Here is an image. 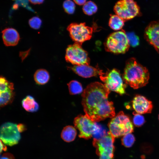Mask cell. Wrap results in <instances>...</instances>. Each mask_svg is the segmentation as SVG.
<instances>
[{
	"label": "cell",
	"instance_id": "cell-33",
	"mask_svg": "<svg viewBox=\"0 0 159 159\" xmlns=\"http://www.w3.org/2000/svg\"><path fill=\"white\" fill-rule=\"evenodd\" d=\"M1 140H0V144H1V146H0V153L2 152V151L4 150V151H6L7 150V147L4 145Z\"/></svg>",
	"mask_w": 159,
	"mask_h": 159
},
{
	"label": "cell",
	"instance_id": "cell-12",
	"mask_svg": "<svg viewBox=\"0 0 159 159\" xmlns=\"http://www.w3.org/2000/svg\"><path fill=\"white\" fill-rule=\"evenodd\" d=\"M145 36L159 53V20L150 23L145 29Z\"/></svg>",
	"mask_w": 159,
	"mask_h": 159
},
{
	"label": "cell",
	"instance_id": "cell-25",
	"mask_svg": "<svg viewBox=\"0 0 159 159\" xmlns=\"http://www.w3.org/2000/svg\"><path fill=\"white\" fill-rule=\"evenodd\" d=\"M65 11L69 14H73L75 11V5L74 2L71 0H66L63 5Z\"/></svg>",
	"mask_w": 159,
	"mask_h": 159
},
{
	"label": "cell",
	"instance_id": "cell-8",
	"mask_svg": "<svg viewBox=\"0 0 159 159\" xmlns=\"http://www.w3.org/2000/svg\"><path fill=\"white\" fill-rule=\"evenodd\" d=\"M81 45L75 43L69 45L66 50V61L74 65H89L90 59L87 52Z\"/></svg>",
	"mask_w": 159,
	"mask_h": 159
},
{
	"label": "cell",
	"instance_id": "cell-32",
	"mask_svg": "<svg viewBox=\"0 0 159 159\" xmlns=\"http://www.w3.org/2000/svg\"><path fill=\"white\" fill-rule=\"evenodd\" d=\"M44 0H29V1L32 4H42Z\"/></svg>",
	"mask_w": 159,
	"mask_h": 159
},
{
	"label": "cell",
	"instance_id": "cell-11",
	"mask_svg": "<svg viewBox=\"0 0 159 159\" xmlns=\"http://www.w3.org/2000/svg\"><path fill=\"white\" fill-rule=\"evenodd\" d=\"M21 137L20 132L16 124L6 122L1 126L0 139L6 145L12 146L17 144Z\"/></svg>",
	"mask_w": 159,
	"mask_h": 159
},
{
	"label": "cell",
	"instance_id": "cell-3",
	"mask_svg": "<svg viewBox=\"0 0 159 159\" xmlns=\"http://www.w3.org/2000/svg\"><path fill=\"white\" fill-rule=\"evenodd\" d=\"M74 124V127L79 131V136L80 138L88 139L93 136L94 138L98 139L106 133L105 131L103 130L100 126L86 115H80L75 117Z\"/></svg>",
	"mask_w": 159,
	"mask_h": 159
},
{
	"label": "cell",
	"instance_id": "cell-26",
	"mask_svg": "<svg viewBox=\"0 0 159 159\" xmlns=\"http://www.w3.org/2000/svg\"><path fill=\"white\" fill-rule=\"evenodd\" d=\"M126 34L130 45L133 47H136L139 45V37L134 32H128Z\"/></svg>",
	"mask_w": 159,
	"mask_h": 159
},
{
	"label": "cell",
	"instance_id": "cell-28",
	"mask_svg": "<svg viewBox=\"0 0 159 159\" xmlns=\"http://www.w3.org/2000/svg\"><path fill=\"white\" fill-rule=\"evenodd\" d=\"M133 121L134 125L137 127H140L142 126L145 122L143 116L138 113L134 114Z\"/></svg>",
	"mask_w": 159,
	"mask_h": 159
},
{
	"label": "cell",
	"instance_id": "cell-19",
	"mask_svg": "<svg viewBox=\"0 0 159 159\" xmlns=\"http://www.w3.org/2000/svg\"><path fill=\"white\" fill-rule=\"evenodd\" d=\"M14 90L9 89L4 92H0L1 107H3L12 102L15 95Z\"/></svg>",
	"mask_w": 159,
	"mask_h": 159
},
{
	"label": "cell",
	"instance_id": "cell-13",
	"mask_svg": "<svg viewBox=\"0 0 159 159\" xmlns=\"http://www.w3.org/2000/svg\"><path fill=\"white\" fill-rule=\"evenodd\" d=\"M70 69L76 74L84 78H88L98 75L101 76L105 73L98 67H94L89 65H74Z\"/></svg>",
	"mask_w": 159,
	"mask_h": 159
},
{
	"label": "cell",
	"instance_id": "cell-35",
	"mask_svg": "<svg viewBox=\"0 0 159 159\" xmlns=\"http://www.w3.org/2000/svg\"><path fill=\"white\" fill-rule=\"evenodd\" d=\"M159 116L158 118H159V116Z\"/></svg>",
	"mask_w": 159,
	"mask_h": 159
},
{
	"label": "cell",
	"instance_id": "cell-7",
	"mask_svg": "<svg viewBox=\"0 0 159 159\" xmlns=\"http://www.w3.org/2000/svg\"><path fill=\"white\" fill-rule=\"evenodd\" d=\"M116 14L125 21L131 19L139 15L140 8L134 0H120L114 8Z\"/></svg>",
	"mask_w": 159,
	"mask_h": 159
},
{
	"label": "cell",
	"instance_id": "cell-34",
	"mask_svg": "<svg viewBox=\"0 0 159 159\" xmlns=\"http://www.w3.org/2000/svg\"><path fill=\"white\" fill-rule=\"evenodd\" d=\"M29 51H27L25 52H21V57L22 60L24 59L28 55Z\"/></svg>",
	"mask_w": 159,
	"mask_h": 159
},
{
	"label": "cell",
	"instance_id": "cell-18",
	"mask_svg": "<svg viewBox=\"0 0 159 159\" xmlns=\"http://www.w3.org/2000/svg\"><path fill=\"white\" fill-rule=\"evenodd\" d=\"M34 79L36 83L39 85H44L49 81L50 76L48 72L44 69L37 70L34 74Z\"/></svg>",
	"mask_w": 159,
	"mask_h": 159
},
{
	"label": "cell",
	"instance_id": "cell-5",
	"mask_svg": "<svg viewBox=\"0 0 159 159\" xmlns=\"http://www.w3.org/2000/svg\"><path fill=\"white\" fill-rule=\"evenodd\" d=\"M109 131L115 138L131 133L133 131V125L129 117L120 111L109 122Z\"/></svg>",
	"mask_w": 159,
	"mask_h": 159
},
{
	"label": "cell",
	"instance_id": "cell-31",
	"mask_svg": "<svg viewBox=\"0 0 159 159\" xmlns=\"http://www.w3.org/2000/svg\"><path fill=\"white\" fill-rule=\"evenodd\" d=\"M74 2L79 5H84L86 2V0H73Z\"/></svg>",
	"mask_w": 159,
	"mask_h": 159
},
{
	"label": "cell",
	"instance_id": "cell-20",
	"mask_svg": "<svg viewBox=\"0 0 159 159\" xmlns=\"http://www.w3.org/2000/svg\"><path fill=\"white\" fill-rule=\"evenodd\" d=\"M125 21L117 15L110 16L109 25L110 28L115 30L121 29L124 25Z\"/></svg>",
	"mask_w": 159,
	"mask_h": 159
},
{
	"label": "cell",
	"instance_id": "cell-17",
	"mask_svg": "<svg viewBox=\"0 0 159 159\" xmlns=\"http://www.w3.org/2000/svg\"><path fill=\"white\" fill-rule=\"evenodd\" d=\"M77 134V130L74 127L72 126H67L62 130L61 137L65 141L70 142L74 140Z\"/></svg>",
	"mask_w": 159,
	"mask_h": 159
},
{
	"label": "cell",
	"instance_id": "cell-2",
	"mask_svg": "<svg viewBox=\"0 0 159 159\" xmlns=\"http://www.w3.org/2000/svg\"><path fill=\"white\" fill-rule=\"evenodd\" d=\"M123 78L127 84L134 89L145 86L148 82L149 73L148 70L138 63L133 58L126 63Z\"/></svg>",
	"mask_w": 159,
	"mask_h": 159
},
{
	"label": "cell",
	"instance_id": "cell-16",
	"mask_svg": "<svg viewBox=\"0 0 159 159\" xmlns=\"http://www.w3.org/2000/svg\"><path fill=\"white\" fill-rule=\"evenodd\" d=\"M21 102L23 107L27 112H36L39 109L38 104L34 98L31 95L27 96L23 99Z\"/></svg>",
	"mask_w": 159,
	"mask_h": 159
},
{
	"label": "cell",
	"instance_id": "cell-9",
	"mask_svg": "<svg viewBox=\"0 0 159 159\" xmlns=\"http://www.w3.org/2000/svg\"><path fill=\"white\" fill-rule=\"evenodd\" d=\"M100 80L110 90L120 95L125 93V85L118 70L114 69L100 76Z\"/></svg>",
	"mask_w": 159,
	"mask_h": 159
},
{
	"label": "cell",
	"instance_id": "cell-14",
	"mask_svg": "<svg viewBox=\"0 0 159 159\" xmlns=\"http://www.w3.org/2000/svg\"><path fill=\"white\" fill-rule=\"evenodd\" d=\"M132 106L135 111L139 114L150 113L153 108L152 102L140 95H137L134 98Z\"/></svg>",
	"mask_w": 159,
	"mask_h": 159
},
{
	"label": "cell",
	"instance_id": "cell-29",
	"mask_svg": "<svg viewBox=\"0 0 159 159\" xmlns=\"http://www.w3.org/2000/svg\"><path fill=\"white\" fill-rule=\"evenodd\" d=\"M0 159H15V158L12 154L9 153H6L2 155Z\"/></svg>",
	"mask_w": 159,
	"mask_h": 159
},
{
	"label": "cell",
	"instance_id": "cell-27",
	"mask_svg": "<svg viewBox=\"0 0 159 159\" xmlns=\"http://www.w3.org/2000/svg\"><path fill=\"white\" fill-rule=\"evenodd\" d=\"M42 21L41 19L38 17L34 16L30 19L29 21L30 26L34 29H39L41 25Z\"/></svg>",
	"mask_w": 159,
	"mask_h": 159
},
{
	"label": "cell",
	"instance_id": "cell-23",
	"mask_svg": "<svg viewBox=\"0 0 159 159\" xmlns=\"http://www.w3.org/2000/svg\"><path fill=\"white\" fill-rule=\"evenodd\" d=\"M0 92L9 89H14V84L8 81L4 77L1 76L0 78Z\"/></svg>",
	"mask_w": 159,
	"mask_h": 159
},
{
	"label": "cell",
	"instance_id": "cell-10",
	"mask_svg": "<svg viewBox=\"0 0 159 159\" xmlns=\"http://www.w3.org/2000/svg\"><path fill=\"white\" fill-rule=\"evenodd\" d=\"M70 37L75 43L82 45L92 37L93 28L86 26L85 23H72L67 28Z\"/></svg>",
	"mask_w": 159,
	"mask_h": 159
},
{
	"label": "cell",
	"instance_id": "cell-15",
	"mask_svg": "<svg viewBox=\"0 0 159 159\" xmlns=\"http://www.w3.org/2000/svg\"><path fill=\"white\" fill-rule=\"evenodd\" d=\"M2 37L4 44L7 46L16 45L20 39L17 31L12 28H7L2 32Z\"/></svg>",
	"mask_w": 159,
	"mask_h": 159
},
{
	"label": "cell",
	"instance_id": "cell-21",
	"mask_svg": "<svg viewBox=\"0 0 159 159\" xmlns=\"http://www.w3.org/2000/svg\"><path fill=\"white\" fill-rule=\"evenodd\" d=\"M67 85L69 93L71 95L79 94L83 91L81 84L77 81H71L67 84Z\"/></svg>",
	"mask_w": 159,
	"mask_h": 159
},
{
	"label": "cell",
	"instance_id": "cell-22",
	"mask_svg": "<svg viewBox=\"0 0 159 159\" xmlns=\"http://www.w3.org/2000/svg\"><path fill=\"white\" fill-rule=\"evenodd\" d=\"M82 10L85 14L88 15H91L96 12L97 7L93 2L89 1L83 5Z\"/></svg>",
	"mask_w": 159,
	"mask_h": 159
},
{
	"label": "cell",
	"instance_id": "cell-24",
	"mask_svg": "<svg viewBox=\"0 0 159 159\" xmlns=\"http://www.w3.org/2000/svg\"><path fill=\"white\" fill-rule=\"evenodd\" d=\"M135 138L133 135L129 133L123 135L122 139V144L126 147H130L134 144Z\"/></svg>",
	"mask_w": 159,
	"mask_h": 159
},
{
	"label": "cell",
	"instance_id": "cell-30",
	"mask_svg": "<svg viewBox=\"0 0 159 159\" xmlns=\"http://www.w3.org/2000/svg\"><path fill=\"white\" fill-rule=\"evenodd\" d=\"M18 129L20 132L26 130V126L23 124H19L17 125Z\"/></svg>",
	"mask_w": 159,
	"mask_h": 159
},
{
	"label": "cell",
	"instance_id": "cell-6",
	"mask_svg": "<svg viewBox=\"0 0 159 159\" xmlns=\"http://www.w3.org/2000/svg\"><path fill=\"white\" fill-rule=\"evenodd\" d=\"M115 138L109 131L107 134L98 139H94L93 144L100 159H112L114 156Z\"/></svg>",
	"mask_w": 159,
	"mask_h": 159
},
{
	"label": "cell",
	"instance_id": "cell-1",
	"mask_svg": "<svg viewBox=\"0 0 159 159\" xmlns=\"http://www.w3.org/2000/svg\"><path fill=\"white\" fill-rule=\"evenodd\" d=\"M110 92L106 85L100 82H96L88 85L82 95L85 115L95 122L115 117L113 103L108 100Z\"/></svg>",
	"mask_w": 159,
	"mask_h": 159
},
{
	"label": "cell",
	"instance_id": "cell-4",
	"mask_svg": "<svg viewBox=\"0 0 159 159\" xmlns=\"http://www.w3.org/2000/svg\"><path fill=\"white\" fill-rule=\"evenodd\" d=\"M107 51L115 54H123L127 51L130 44L126 33L123 30L112 33L105 44Z\"/></svg>",
	"mask_w": 159,
	"mask_h": 159
}]
</instances>
